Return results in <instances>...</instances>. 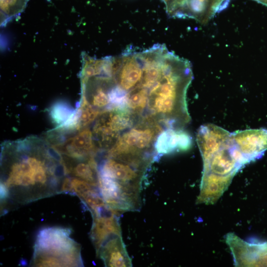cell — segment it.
Listing matches in <instances>:
<instances>
[{"label":"cell","mask_w":267,"mask_h":267,"mask_svg":"<svg viewBox=\"0 0 267 267\" xmlns=\"http://www.w3.org/2000/svg\"><path fill=\"white\" fill-rule=\"evenodd\" d=\"M105 157L98 166V176L140 189L145 170L116 158Z\"/></svg>","instance_id":"cell-6"},{"label":"cell","mask_w":267,"mask_h":267,"mask_svg":"<svg viewBox=\"0 0 267 267\" xmlns=\"http://www.w3.org/2000/svg\"><path fill=\"white\" fill-rule=\"evenodd\" d=\"M106 267H129L132 266L131 260L126 249L121 236H114L101 247L97 253Z\"/></svg>","instance_id":"cell-11"},{"label":"cell","mask_w":267,"mask_h":267,"mask_svg":"<svg viewBox=\"0 0 267 267\" xmlns=\"http://www.w3.org/2000/svg\"><path fill=\"white\" fill-rule=\"evenodd\" d=\"M116 215L109 207L92 214L90 237L96 253L108 240L115 236H121V227Z\"/></svg>","instance_id":"cell-8"},{"label":"cell","mask_w":267,"mask_h":267,"mask_svg":"<svg viewBox=\"0 0 267 267\" xmlns=\"http://www.w3.org/2000/svg\"><path fill=\"white\" fill-rule=\"evenodd\" d=\"M192 141L191 136L184 130L166 129L158 135L154 149L157 156L185 151L191 147Z\"/></svg>","instance_id":"cell-10"},{"label":"cell","mask_w":267,"mask_h":267,"mask_svg":"<svg viewBox=\"0 0 267 267\" xmlns=\"http://www.w3.org/2000/svg\"><path fill=\"white\" fill-rule=\"evenodd\" d=\"M163 0L164 2V3H165V4H166L167 3V2H168V0Z\"/></svg>","instance_id":"cell-16"},{"label":"cell","mask_w":267,"mask_h":267,"mask_svg":"<svg viewBox=\"0 0 267 267\" xmlns=\"http://www.w3.org/2000/svg\"><path fill=\"white\" fill-rule=\"evenodd\" d=\"M75 136L52 147L61 155L75 158L85 159L94 157L98 149L93 139L92 131L88 127L80 131Z\"/></svg>","instance_id":"cell-7"},{"label":"cell","mask_w":267,"mask_h":267,"mask_svg":"<svg viewBox=\"0 0 267 267\" xmlns=\"http://www.w3.org/2000/svg\"><path fill=\"white\" fill-rule=\"evenodd\" d=\"M234 140L248 163L267 150V130L251 129L233 133Z\"/></svg>","instance_id":"cell-9"},{"label":"cell","mask_w":267,"mask_h":267,"mask_svg":"<svg viewBox=\"0 0 267 267\" xmlns=\"http://www.w3.org/2000/svg\"><path fill=\"white\" fill-rule=\"evenodd\" d=\"M62 156L67 175L98 186V165L94 157L81 159Z\"/></svg>","instance_id":"cell-12"},{"label":"cell","mask_w":267,"mask_h":267,"mask_svg":"<svg viewBox=\"0 0 267 267\" xmlns=\"http://www.w3.org/2000/svg\"><path fill=\"white\" fill-rule=\"evenodd\" d=\"M74 111L65 103H58L52 106L50 115L54 123L60 126L69 119Z\"/></svg>","instance_id":"cell-14"},{"label":"cell","mask_w":267,"mask_h":267,"mask_svg":"<svg viewBox=\"0 0 267 267\" xmlns=\"http://www.w3.org/2000/svg\"><path fill=\"white\" fill-rule=\"evenodd\" d=\"M197 142L204 166L198 202L213 203L226 189L235 174L248 162L235 142L233 133L214 124L200 127Z\"/></svg>","instance_id":"cell-2"},{"label":"cell","mask_w":267,"mask_h":267,"mask_svg":"<svg viewBox=\"0 0 267 267\" xmlns=\"http://www.w3.org/2000/svg\"><path fill=\"white\" fill-rule=\"evenodd\" d=\"M32 139L7 146L1 159L2 203L24 205L61 193L67 175L62 155Z\"/></svg>","instance_id":"cell-1"},{"label":"cell","mask_w":267,"mask_h":267,"mask_svg":"<svg viewBox=\"0 0 267 267\" xmlns=\"http://www.w3.org/2000/svg\"><path fill=\"white\" fill-rule=\"evenodd\" d=\"M69 228L46 227L38 234L30 263L33 267H81V246Z\"/></svg>","instance_id":"cell-3"},{"label":"cell","mask_w":267,"mask_h":267,"mask_svg":"<svg viewBox=\"0 0 267 267\" xmlns=\"http://www.w3.org/2000/svg\"><path fill=\"white\" fill-rule=\"evenodd\" d=\"M226 241L236 265L267 267V242H247L233 234H228Z\"/></svg>","instance_id":"cell-5"},{"label":"cell","mask_w":267,"mask_h":267,"mask_svg":"<svg viewBox=\"0 0 267 267\" xmlns=\"http://www.w3.org/2000/svg\"><path fill=\"white\" fill-rule=\"evenodd\" d=\"M98 188L106 205L118 215L138 209L140 189L120 183L109 178L98 176Z\"/></svg>","instance_id":"cell-4"},{"label":"cell","mask_w":267,"mask_h":267,"mask_svg":"<svg viewBox=\"0 0 267 267\" xmlns=\"http://www.w3.org/2000/svg\"><path fill=\"white\" fill-rule=\"evenodd\" d=\"M29 0H0L1 25L17 17L24 9Z\"/></svg>","instance_id":"cell-13"},{"label":"cell","mask_w":267,"mask_h":267,"mask_svg":"<svg viewBox=\"0 0 267 267\" xmlns=\"http://www.w3.org/2000/svg\"><path fill=\"white\" fill-rule=\"evenodd\" d=\"M267 6V0H254Z\"/></svg>","instance_id":"cell-15"}]
</instances>
